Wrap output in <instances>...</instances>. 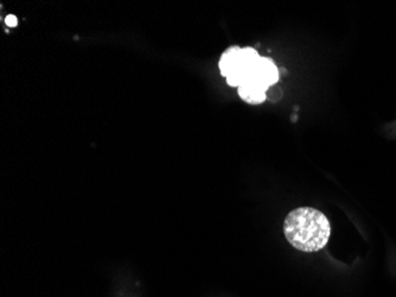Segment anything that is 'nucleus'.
Masks as SVG:
<instances>
[{
  "instance_id": "1",
  "label": "nucleus",
  "mask_w": 396,
  "mask_h": 297,
  "mask_svg": "<svg viewBox=\"0 0 396 297\" xmlns=\"http://www.w3.org/2000/svg\"><path fill=\"white\" fill-rule=\"evenodd\" d=\"M284 233L287 241L299 251H320L330 239V221L312 207H300L287 215Z\"/></svg>"
},
{
  "instance_id": "3",
  "label": "nucleus",
  "mask_w": 396,
  "mask_h": 297,
  "mask_svg": "<svg viewBox=\"0 0 396 297\" xmlns=\"http://www.w3.org/2000/svg\"><path fill=\"white\" fill-rule=\"evenodd\" d=\"M252 78L259 81L266 88H268V87L272 86V85L277 83V81H278V68L274 65L273 61L270 58H260L259 62L257 63V66L254 68Z\"/></svg>"
},
{
  "instance_id": "5",
  "label": "nucleus",
  "mask_w": 396,
  "mask_h": 297,
  "mask_svg": "<svg viewBox=\"0 0 396 297\" xmlns=\"http://www.w3.org/2000/svg\"><path fill=\"white\" fill-rule=\"evenodd\" d=\"M5 23H6L8 26H11V28H13V26H16V25L18 24V19H17L16 16H13V15H8V16L5 18Z\"/></svg>"
},
{
  "instance_id": "4",
  "label": "nucleus",
  "mask_w": 396,
  "mask_h": 297,
  "mask_svg": "<svg viewBox=\"0 0 396 297\" xmlns=\"http://www.w3.org/2000/svg\"><path fill=\"white\" fill-rule=\"evenodd\" d=\"M266 91L267 88L264 85L252 78H248L239 87L240 98L246 103L252 105L264 103L266 100Z\"/></svg>"
},
{
  "instance_id": "2",
  "label": "nucleus",
  "mask_w": 396,
  "mask_h": 297,
  "mask_svg": "<svg viewBox=\"0 0 396 297\" xmlns=\"http://www.w3.org/2000/svg\"><path fill=\"white\" fill-rule=\"evenodd\" d=\"M259 60L260 56L253 48H229L223 53L218 63L221 74L225 76L229 86L240 87L252 78Z\"/></svg>"
}]
</instances>
